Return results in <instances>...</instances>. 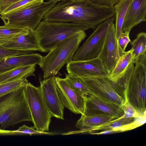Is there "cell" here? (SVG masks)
<instances>
[{
    "mask_svg": "<svg viewBox=\"0 0 146 146\" xmlns=\"http://www.w3.org/2000/svg\"><path fill=\"white\" fill-rule=\"evenodd\" d=\"M21 0H0V14L6 8Z\"/></svg>",
    "mask_w": 146,
    "mask_h": 146,
    "instance_id": "33",
    "label": "cell"
},
{
    "mask_svg": "<svg viewBox=\"0 0 146 146\" xmlns=\"http://www.w3.org/2000/svg\"><path fill=\"white\" fill-rule=\"evenodd\" d=\"M130 42L134 63L140 56L146 54V33L143 32L139 33L136 38Z\"/></svg>",
    "mask_w": 146,
    "mask_h": 146,
    "instance_id": "22",
    "label": "cell"
},
{
    "mask_svg": "<svg viewBox=\"0 0 146 146\" xmlns=\"http://www.w3.org/2000/svg\"><path fill=\"white\" fill-rule=\"evenodd\" d=\"M115 119L113 117L107 115L86 116L82 114L76 126L80 130H86L100 126Z\"/></svg>",
    "mask_w": 146,
    "mask_h": 146,
    "instance_id": "20",
    "label": "cell"
},
{
    "mask_svg": "<svg viewBox=\"0 0 146 146\" xmlns=\"http://www.w3.org/2000/svg\"><path fill=\"white\" fill-rule=\"evenodd\" d=\"M55 133L50 132H42L36 130L34 126L29 127L24 124L19 127L17 130L9 131L8 135L27 134L33 135H53Z\"/></svg>",
    "mask_w": 146,
    "mask_h": 146,
    "instance_id": "28",
    "label": "cell"
},
{
    "mask_svg": "<svg viewBox=\"0 0 146 146\" xmlns=\"http://www.w3.org/2000/svg\"><path fill=\"white\" fill-rule=\"evenodd\" d=\"M146 0H133L127 9L122 31L130 33L131 29L146 21Z\"/></svg>",
    "mask_w": 146,
    "mask_h": 146,
    "instance_id": "16",
    "label": "cell"
},
{
    "mask_svg": "<svg viewBox=\"0 0 146 146\" xmlns=\"http://www.w3.org/2000/svg\"><path fill=\"white\" fill-rule=\"evenodd\" d=\"M68 74L83 77L87 76H104L109 74L98 57L86 60H72L66 63Z\"/></svg>",
    "mask_w": 146,
    "mask_h": 146,
    "instance_id": "14",
    "label": "cell"
},
{
    "mask_svg": "<svg viewBox=\"0 0 146 146\" xmlns=\"http://www.w3.org/2000/svg\"><path fill=\"white\" fill-rule=\"evenodd\" d=\"M115 16L113 7L100 6L85 0L64 1L56 3L45 15L43 20L79 23L95 29L103 22Z\"/></svg>",
    "mask_w": 146,
    "mask_h": 146,
    "instance_id": "1",
    "label": "cell"
},
{
    "mask_svg": "<svg viewBox=\"0 0 146 146\" xmlns=\"http://www.w3.org/2000/svg\"><path fill=\"white\" fill-rule=\"evenodd\" d=\"M84 0H48V1H55L58 2L59 1H69L73 2H82Z\"/></svg>",
    "mask_w": 146,
    "mask_h": 146,
    "instance_id": "34",
    "label": "cell"
},
{
    "mask_svg": "<svg viewBox=\"0 0 146 146\" xmlns=\"http://www.w3.org/2000/svg\"><path fill=\"white\" fill-rule=\"evenodd\" d=\"M120 56L115 25L113 23L108 30L103 46L97 57L110 74L114 68Z\"/></svg>",
    "mask_w": 146,
    "mask_h": 146,
    "instance_id": "12",
    "label": "cell"
},
{
    "mask_svg": "<svg viewBox=\"0 0 146 146\" xmlns=\"http://www.w3.org/2000/svg\"><path fill=\"white\" fill-rule=\"evenodd\" d=\"M28 82L24 78L0 84V96L25 86Z\"/></svg>",
    "mask_w": 146,
    "mask_h": 146,
    "instance_id": "27",
    "label": "cell"
},
{
    "mask_svg": "<svg viewBox=\"0 0 146 146\" xmlns=\"http://www.w3.org/2000/svg\"><path fill=\"white\" fill-rule=\"evenodd\" d=\"M44 0H21L6 8L0 14L12 13L26 7L37 4L44 2Z\"/></svg>",
    "mask_w": 146,
    "mask_h": 146,
    "instance_id": "26",
    "label": "cell"
},
{
    "mask_svg": "<svg viewBox=\"0 0 146 146\" xmlns=\"http://www.w3.org/2000/svg\"><path fill=\"white\" fill-rule=\"evenodd\" d=\"M24 92L34 126L39 131H48L52 117L43 99L40 86L35 87L28 82L24 87Z\"/></svg>",
    "mask_w": 146,
    "mask_h": 146,
    "instance_id": "7",
    "label": "cell"
},
{
    "mask_svg": "<svg viewBox=\"0 0 146 146\" xmlns=\"http://www.w3.org/2000/svg\"><path fill=\"white\" fill-rule=\"evenodd\" d=\"M57 91L64 107L75 114H82L85 107V98L72 90L64 78L55 76Z\"/></svg>",
    "mask_w": 146,
    "mask_h": 146,
    "instance_id": "11",
    "label": "cell"
},
{
    "mask_svg": "<svg viewBox=\"0 0 146 146\" xmlns=\"http://www.w3.org/2000/svg\"><path fill=\"white\" fill-rule=\"evenodd\" d=\"M129 34V33L123 32L117 39L121 56L125 52V50L127 45L131 41Z\"/></svg>",
    "mask_w": 146,
    "mask_h": 146,
    "instance_id": "31",
    "label": "cell"
},
{
    "mask_svg": "<svg viewBox=\"0 0 146 146\" xmlns=\"http://www.w3.org/2000/svg\"><path fill=\"white\" fill-rule=\"evenodd\" d=\"M133 0H120L113 6L115 13V27L117 40L123 32L122 28L128 8Z\"/></svg>",
    "mask_w": 146,
    "mask_h": 146,
    "instance_id": "21",
    "label": "cell"
},
{
    "mask_svg": "<svg viewBox=\"0 0 146 146\" xmlns=\"http://www.w3.org/2000/svg\"><path fill=\"white\" fill-rule=\"evenodd\" d=\"M33 50H18L6 47L0 45V60L15 55L32 53Z\"/></svg>",
    "mask_w": 146,
    "mask_h": 146,
    "instance_id": "29",
    "label": "cell"
},
{
    "mask_svg": "<svg viewBox=\"0 0 146 146\" xmlns=\"http://www.w3.org/2000/svg\"><path fill=\"white\" fill-rule=\"evenodd\" d=\"M140 117H123L115 119L100 126L84 130L72 131V134L89 133L100 135L105 132H120L129 130L131 124L135 122Z\"/></svg>",
    "mask_w": 146,
    "mask_h": 146,
    "instance_id": "15",
    "label": "cell"
},
{
    "mask_svg": "<svg viewBox=\"0 0 146 146\" xmlns=\"http://www.w3.org/2000/svg\"><path fill=\"white\" fill-rule=\"evenodd\" d=\"M86 36L85 31L81 32L59 43L43 56L38 65L43 71V78L55 76L65 64L72 60L80 44Z\"/></svg>",
    "mask_w": 146,
    "mask_h": 146,
    "instance_id": "5",
    "label": "cell"
},
{
    "mask_svg": "<svg viewBox=\"0 0 146 146\" xmlns=\"http://www.w3.org/2000/svg\"><path fill=\"white\" fill-rule=\"evenodd\" d=\"M64 78L69 86L74 90L83 96L91 94L81 78L78 76L66 74Z\"/></svg>",
    "mask_w": 146,
    "mask_h": 146,
    "instance_id": "25",
    "label": "cell"
},
{
    "mask_svg": "<svg viewBox=\"0 0 146 146\" xmlns=\"http://www.w3.org/2000/svg\"><path fill=\"white\" fill-rule=\"evenodd\" d=\"M125 101L121 106L124 113L122 117H138L141 116L139 115L135 110L130 105L126 97H124Z\"/></svg>",
    "mask_w": 146,
    "mask_h": 146,
    "instance_id": "30",
    "label": "cell"
},
{
    "mask_svg": "<svg viewBox=\"0 0 146 146\" xmlns=\"http://www.w3.org/2000/svg\"><path fill=\"white\" fill-rule=\"evenodd\" d=\"M84 97L85 107L82 115H105L117 119L124 114V111L121 106L109 100L92 94Z\"/></svg>",
    "mask_w": 146,
    "mask_h": 146,
    "instance_id": "10",
    "label": "cell"
},
{
    "mask_svg": "<svg viewBox=\"0 0 146 146\" xmlns=\"http://www.w3.org/2000/svg\"><path fill=\"white\" fill-rule=\"evenodd\" d=\"M133 60L131 49L125 51L120 56L113 69L108 76L112 78L117 76L124 71L130 64L133 63Z\"/></svg>",
    "mask_w": 146,
    "mask_h": 146,
    "instance_id": "24",
    "label": "cell"
},
{
    "mask_svg": "<svg viewBox=\"0 0 146 146\" xmlns=\"http://www.w3.org/2000/svg\"><path fill=\"white\" fill-rule=\"evenodd\" d=\"M110 79L137 113L146 116V67L132 62L121 74Z\"/></svg>",
    "mask_w": 146,
    "mask_h": 146,
    "instance_id": "2",
    "label": "cell"
},
{
    "mask_svg": "<svg viewBox=\"0 0 146 146\" xmlns=\"http://www.w3.org/2000/svg\"><path fill=\"white\" fill-rule=\"evenodd\" d=\"M107 76L80 77L91 94L109 100L121 106L125 99Z\"/></svg>",
    "mask_w": 146,
    "mask_h": 146,
    "instance_id": "9",
    "label": "cell"
},
{
    "mask_svg": "<svg viewBox=\"0 0 146 146\" xmlns=\"http://www.w3.org/2000/svg\"><path fill=\"white\" fill-rule=\"evenodd\" d=\"M36 65L23 66L0 73V84L35 76Z\"/></svg>",
    "mask_w": 146,
    "mask_h": 146,
    "instance_id": "19",
    "label": "cell"
},
{
    "mask_svg": "<svg viewBox=\"0 0 146 146\" xmlns=\"http://www.w3.org/2000/svg\"><path fill=\"white\" fill-rule=\"evenodd\" d=\"M115 20V17H111L99 25L77 50L72 60H88L97 57L103 46L108 30Z\"/></svg>",
    "mask_w": 146,
    "mask_h": 146,
    "instance_id": "8",
    "label": "cell"
},
{
    "mask_svg": "<svg viewBox=\"0 0 146 146\" xmlns=\"http://www.w3.org/2000/svg\"><path fill=\"white\" fill-rule=\"evenodd\" d=\"M57 3L43 2L14 12L1 14L0 18L5 25L34 31L46 13Z\"/></svg>",
    "mask_w": 146,
    "mask_h": 146,
    "instance_id": "6",
    "label": "cell"
},
{
    "mask_svg": "<svg viewBox=\"0 0 146 146\" xmlns=\"http://www.w3.org/2000/svg\"><path fill=\"white\" fill-rule=\"evenodd\" d=\"M29 30L4 25L0 26V45H2L13 38L27 33Z\"/></svg>",
    "mask_w": 146,
    "mask_h": 146,
    "instance_id": "23",
    "label": "cell"
},
{
    "mask_svg": "<svg viewBox=\"0 0 146 146\" xmlns=\"http://www.w3.org/2000/svg\"><path fill=\"white\" fill-rule=\"evenodd\" d=\"M42 57L39 54L32 53L4 58L0 60V73L21 66L39 65Z\"/></svg>",
    "mask_w": 146,
    "mask_h": 146,
    "instance_id": "17",
    "label": "cell"
},
{
    "mask_svg": "<svg viewBox=\"0 0 146 146\" xmlns=\"http://www.w3.org/2000/svg\"><path fill=\"white\" fill-rule=\"evenodd\" d=\"M2 45L16 49L41 51L34 31L29 30L28 32L13 38Z\"/></svg>",
    "mask_w": 146,
    "mask_h": 146,
    "instance_id": "18",
    "label": "cell"
},
{
    "mask_svg": "<svg viewBox=\"0 0 146 146\" xmlns=\"http://www.w3.org/2000/svg\"><path fill=\"white\" fill-rule=\"evenodd\" d=\"M40 83L42 97L52 117L64 120V106L57 91L55 76L46 78Z\"/></svg>",
    "mask_w": 146,
    "mask_h": 146,
    "instance_id": "13",
    "label": "cell"
},
{
    "mask_svg": "<svg viewBox=\"0 0 146 146\" xmlns=\"http://www.w3.org/2000/svg\"><path fill=\"white\" fill-rule=\"evenodd\" d=\"M25 86L0 96V129L5 130L25 121H32Z\"/></svg>",
    "mask_w": 146,
    "mask_h": 146,
    "instance_id": "3",
    "label": "cell"
},
{
    "mask_svg": "<svg viewBox=\"0 0 146 146\" xmlns=\"http://www.w3.org/2000/svg\"><path fill=\"white\" fill-rule=\"evenodd\" d=\"M100 6L113 7L114 5L120 0H85Z\"/></svg>",
    "mask_w": 146,
    "mask_h": 146,
    "instance_id": "32",
    "label": "cell"
},
{
    "mask_svg": "<svg viewBox=\"0 0 146 146\" xmlns=\"http://www.w3.org/2000/svg\"><path fill=\"white\" fill-rule=\"evenodd\" d=\"M89 29L77 23L40 21L34 30L40 52H48L62 41Z\"/></svg>",
    "mask_w": 146,
    "mask_h": 146,
    "instance_id": "4",
    "label": "cell"
},
{
    "mask_svg": "<svg viewBox=\"0 0 146 146\" xmlns=\"http://www.w3.org/2000/svg\"><path fill=\"white\" fill-rule=\"evenodd\" d=\"M8 130H2L0 129V135H6Z\"/></svg>",
    "mask_w": 146,
    "mask_h": 146,
    "instance_id": "35",
    "label": "cell"
}]
</instances>
